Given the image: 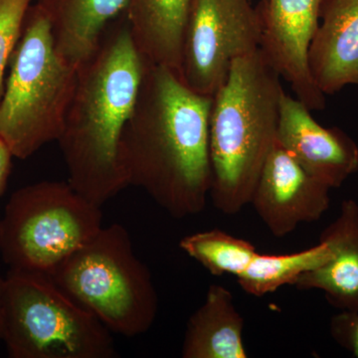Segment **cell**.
<instances>
[{"mask_svg": "<svg viewBox=\"0 0 358 358\" xmlns=\"http://www.w3.org/2000/svg\"><path fill=\"white\" fill-rule=\"evenodd\" d=\"M211 107L212 96L193 91L176 71L145 63L120 162L128 186L141 188L171 217L197 215L206 206Z\"/></svg>", "mask_w": 358, "mask_h": 358, "instance_id": "6da1fadb", "label": "cell"}, {"mask_svg": "<svg viewBox=\"0 0 358 358\" xmlns=\"http://www.w3.org/2000/svg\"><path fill=\"white\" fill-rule=\"evenodd\" d=\"M244 319L234 296L220 285H212L201 306L186 324L183 358H246Z\"/></svg>", "mask_w": 358, "mask_h": 358, "instance_id": "2e32d148", "label": "cell"}, {"mask_svg": "<svg viewBox=\"0 0 358 358\" xmlns=\"http://www.w3.org/2000/svg\"><path fill=\"white\" fill-rule=\"evenodd\" d=\"M192 0H129L124 13L134 43L150 65L180 76L181 47Z\"/></svg>", "mask_w": 358, "mask_h": 358, "instance_id": "9a60e30c", "label": "cell"}, {"mask_svg": "<svg viewBox=\"0 0 358 358\" xmlns=\"http://www.w3.org/2000/svg\"><path fill=\"white\" fill-rule=\"evenodd\" d=\"M329 192L275 141L250 204L273 236L282 238L300 224L320 220L331 205Z\"/></svg>", "mask_w": 358, "mask_h": 358, "instance_id": "30bf717a", "label": "cell"}, {"mask_svg": "<svg viewBox=\"0 0 358 358\" xmlns=\"http://www.w3.org/2000/svg\"><path fill=\"white\" fill-rule=\"evenodd\" d=\"M308 62L324 96L358 86V0H322Z\"/></svg>", "mask_w": 358, "mask_h": 358, "instance_id": "7c38bea8", "label": "cell"}, {"mask_svg": "<svg viewBox=\"0 0 358 358\" xmlns=\"http://www.w3.org/2000/svg\"><path fill=\"white\" fill-rule=\"evenodd\" d=\"M11 358H113L112 333L43 273L9 270L2 338Z\"/></svg>", "mask_w": 358, "mask_h": 358, "instance_id": "8992f818", "label": "cell"}, {"mask_svg": "<svg viewBox=\"0 0 358 358\" xmlns=\"http://www.w3.org/2000/svg\"><path fill=\"white\" fill-rule=\"evenodd\" d=\"M320 242L333 251L331 260L308 271L294 286L301 291L319 289L339 310L358 312V203L341 202L338 217L322 231Z\"/></svg>", "mask_w": 358, "mask_h": 358, "instance_id": "4fadbf2b", "label": "cell"}, {"mask_svg": "<svg viewBox=\"0 0 358 358\" xmlns=\"http://www.w3.org/2000/svg\"><path fill=\"white\" fill-rule=\"evenodd\" d=\"M13 155L3 141L0 138V196L6 192L11 171Z\"/></svg>", "mask_w": 358, "mask_h": 358, "instance_id": "44dd1931", "label": "cell"}, {"mask_svg": "<svg viewBox=\"0 0 358 358\" xmlns=\"http://www.w3.org/2000/svg\"><path fill=\"white\" fill-rule=\"evenodd\" d=\"M282 78L260 49L237 59L212 96L209 154L212 204L234 215L251 202L277 141Z\"/></svg>", "mask_w": 358, "mask_h": 358, "instance_id": "3957f363", "label": "cell"}, {"mask_svg": "<svg viewBox=\"0 0 358 358\" xmlns=\"http://www.w3.org/2000/svg\"><path fill=\"white\" fill-rule=\"evenodd\" d=\"M331 256L333 251L324 242L286 255L258 253L244 272L236 277L238 285L245 293L260 298L286 285L294 286L301 275L324 265Z\"/></svg>", "mask_w": 358, "mask_h": 358, "instance_id": "e0dca14e", "label": "cell"}, {"mask_svg": "<svg viewBox=\"0 0 358 358\" xmlns=\"http://www.w3.org/2000/svg\"><path fill=\"white\" fill-rule=\"evenodd\" d=\"M329 333L341 348L358 358V312L341 310L331 319Z\"/></svg>", "mask_w": 358, "mask_h": 358, "instance_id": "ffe728a7", "label": "cell"}, {"mask_svg": "<svg viewBox=\"0 0 358 358\" xmlns=\"http://www.w3.org/2000/svg\"><path fill=\"white\" fill-rule=\"evenodd\" d=\"M0 100V138L26 159L58 141L76 86L78 68L56 50L51 26L36 3L26 14Z\"/></svg>", "mask_w": 358, "mask_h": 358, "instance_id": "277c9868", "label": "cell"}, {"mask_svg": "<svg viewBox=\"0 0 358 358\" xmlns=\"http://www.w3.org/2000/svg\"><path fill=\"white\" fill-rule=\"evenodd\" d=\"M4 279L0 278V339L2 338V301H3Z\"/></svg>", "mask_w": 358, "mask_h": 358, "instance_id": "7402d4cb", "label": "cell"}, {"mask_svg": "<svg viewBox=\"0 0 358 358\" xmlns=\"http://www.w3.org/2000/svg\"><path fill=\"white\" fill-rule=\"evenodd\" d=\"M261 20L251 0H192L181 47L180 77L213 96L237 59L260 49Z\"/></svg>", "mask_w": 358, "mask_h": 358, "instance_id": "ba28073f", "label": "cell"}, {"mask_svg": "<svg viewBox=\"0 0 358 358\" xmlns=\"http://www.w3.org/2000/svg\"><path fill=\"white\" fill-rule=\"evenodd\" d=\"M50 275L112 334L134 338L155 324L159 296L152 273L122 224L103 226Z\"/></svg>", "mask_w": 358, "mask_h": 358, "instance_id": "5b68a950", "label": "cell"}, {"mask_svg": "<svg viewBox=\"0 0 358 358\" xmlns=\"http://www.w3.org/2000/svg\"><path fill=\"white\" fill-rule=\"evenodd\" d=\"M101 207L67 182L40 181L13 193L0 219V254L9 270L50 275L103 227Z\"/></svg>", "mask_w": 358, "mask_h": 358, "instance_id": "52a82bcc", "label": "cell"}, {"mask_svg": "<svg viewBox=\"0 0 358 358\" xmlns=\"http://www.w3.org/2000/svg\"><path fill=\"white\" fill-rule=\"evenodd\" d=\"M179 247L216 277H238L258 254L251 242L219 229L187 235L180 240Z\"/></svg>", "mask_w": 358, "mask_h": 358, "instance_id": "ac0fdd59", "label": "cell"}, {"mask_svg": "<svg viewBox=\"0 0 358 358\" xmlns=\"http://www.w3.org/2000/svg\"><path fill=\"white\" fill-rule=\"evenodd\" d=\"M51 26L56 50L75 67L88 60L129 0H35Z\"/></svg>", "mask_w": 358, "mask_h": 358, "instance_id": "5bb4252c", "label": "cell"}, {"mask_svg": "<svg viewBox=\"0 0 358 358\" xmlns=\"http://www.w3.org/2000/svg\"><path fill=\"white\" fill-rule=\"evenodd\" d=\"M266 1V0H259V2H264Z\"/></svg>", "mask_w": 358, "mask_h": 358, "instance_id": "603a6c76", "label": "cell"}, {"mask_svg": "<svg viewBox=\"0 0 358 358\" xmlns=\"http://www.w3.org/2000/svg\"><path fill=\"white\" fill-rule=\"evenodd\" d=\"M145 69L124 14L110 25L95 53L78 67L58 143L68 183L98 206L128 187L120 143Z\"/></svg>", "mask_w": 358, "mask_h": 358, "instance_id": "7a4b0ae2", "label": "cell"}, {"mask_svg": "<svg viewBox=\"0 0 358 358\" xmlns=\"http://www.w3.org/2000/svg\"><path fill=\"white\" fill-rule=\"evenodd\" d=\"M35 0H0V100L6 85V71L17 46L26 14Z\"/></svg>", "mask_w": 358, "mask_h": 358, "instance_id": "d6986e66", "label": "cell"}, {"mask_svg": "<svg viewBox=\"0 0 358 358\" xmlns=\"http://www.w3.org/2000/svg\"><path fill=\"white\" fill-rule=\"evenodd\" d=\"M296 96L282 93L277 141L306 173L331 189L358 171V145L345 131L324 128Z\"/></svg>", "mask_w": 358, "mask_h": 358, "instance_id": "8fae6325", "label": "cell"}, {"mask_svg": "<svg viewBox=\"0 0 358 358\" xmlns=\"http://www.w3.org/2000/svg\"><path fill=\"white\" fill-rule=\"evenodd\" d=\"M322 0H266L259 2L260 50L296 98L310 110L326 108V96L308 69L310 42L320 23Z\"/></svg>", "mask_w": 358, "mask_h": 358, "instance_id": "9c48e42d", "label": "cell"}]
</instances>
